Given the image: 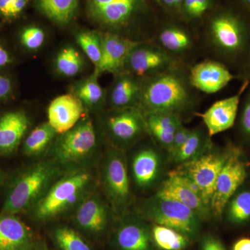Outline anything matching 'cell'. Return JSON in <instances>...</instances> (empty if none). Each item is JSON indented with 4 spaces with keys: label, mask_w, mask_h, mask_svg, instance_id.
Instances as JSON below:
<instances>
[{
    "label": "cell",
    "mask_w": 250,
    "mask_h": 250,
    "mask_svg": "<svg viewBox=\"0 0 250 250\" xmlns=\"http://www.w3.org/2000/svg\"><path fill=\"white\" fill-rule=\"evenodd\" d=\"M232 149L233 147H229L225 150H217L210 142L203 152L191 160L181 164L176 170L196 184L202 200L209 208L217 178Z\"/></svg>",
    "instance_id": "obj_6"
},
{
    "label": "cell",
    "mask_w": 250,
    "mask_h": 250,
    "mask_svg": "<svg viewBox=\"0 0 250 250\" xmlns=\"http://www.w3.org/2000/svg\"><path fill=\"white\" fill-rule=\"evenodd\" d=\"M240 127L243 134L250 139V90L247 94L243 103L240 119Z\"/></svg>",
    "instance_id": "obj_38"
},
{
    "label": "cell",
    "mask_w": 250,
    "mask_h": 250,
    "mask_svg": "<svg viewBox=\"0 0 250 250\" xmlns=\"http://www.w3.org/2000/svg\"><path fill=\"white\" fill-rule=\"evenodd\" d=\"M202 41L210 54L222 62H233L248 52L250 31L239 15L230 10H222L207 21Z\"/></svg>",
    "instance_id": "obj_2"
},
{
    "label": "cell",
    "mask_w": 250,
    "mask_h": 250,
    "mask_svg": "<svg viewBox=\"0 0 250 250\" xmlns=\"http://www.w3.org/2000/svg\"><path fill=\"white\" fill-rule=\"evenodd\" d=\"M213 0H184L179 16L185 22L201 21L213 9Z\"/></svg>",
    "instance_id": "obj_34"
},
{
    "label": "cell",
    "mask_w": 250,
    "mask_h": 250,
    "mask_svg": "<svg viewBox=\"0 0 250 250\" xmlns=\"http://www.w3.org/2000/svg\"><path fill=\"white\" fill-rule=\"evenodd\" d=\"M156 193L187 206L202 220H208L211 216L209 207L205 205L200 195L190 188L185 176L176 170L168 174Z\"/></svg>",
    "instance_id": "obj_16"
},
{
    "label": "cell",
    "mask_w": 250,
    "mask_h": 250,
    "mask_svg": "<svg viewBox=\"0 0 250 250\" xmlns=\"http://www.w3.org/2000/svg\"><path fill=\"white\" fill-rule=\"evenodd\" d=\"M242 3L250 9V0H241Z\"/></svg>",
    "instance_id": "obj_46"
},
{
    "label": "cell",
    "mask_w": 250,
    "mask_h": 250,
    "mask_svg": "<svg viewBox=\"0 0 250 250\" xmlns=\"http://www.w3.org/2000/svg\"><path fill=\"white\" fill-rule=\"evenodd\" d=\"M45 33L42 29L36 26L25 28L21 36L22 45L31 50L40 48L45 41Z\"/></svg>",
    "instance_id": "obj_36"
},
{
    "label": "cell",
    "mask_w": 250,
    "mask_h": 250,
    "mask_svg": "<svg viewBox=\"0 0 250 250\" xmlns=\"http://www.w3.org/2000/svg\"><path fill=\"white\" fill-rule=\"evenodd\" d=\"M247 177L246 163L241 159V149L233 147L231 155L220 171L210 204L211 214L220 218L227 204L236 193Z\"/></svg>",
    "instance_id": "obj_10"
},
{
    "label": "cell",
    "mask_w": 250,
    "mask_h": 250,
    "mask_svg": "<svg viewBox=\"0 0 250 250\" xmlns=\"http://www.w3.org/2000/svg\"><path fill=\"white\" fill-rule=\"evenodd\" d=\"M11 62L9 53L4 47L0 46V67L5 66Z\"/></svg>",
    "instance_id": "obj_45"
},
{
    "label": "cell",
    "mask_w": 250,
    "mask_h": 250,
    "mask_svg": "<svg viewBox=\"0 0 250 250\" xmlns=\"http://www.w3.org/2000/svg\"><path fill=\"white\" fill-rule=\"evenodd\" d=\"M227 218L230 223L241 225L250 220V190H243L233 195L227 204Z\"/></svg>",
    "instance_id": "obj_29"
},
{
    "label": "cell",
    "mask_w": 250,
    "mask_h": 250,
    "mask_svg": "<svg viewBox=\"0 0 250 250\" xmlns=\"http://www.w3.org/2000/svg\"><path fill=\"white\" fill-rule=\"evenodd\" d=\"M90 18L112 31L129 27L147 9V0H87Z\"/></svg>",
    "instance_id": "obj_9"
},
{
    "label": "cell",
    "mask_w": 250,
    "mask_h": 250,
    "mask_svg": "<svg viewBox=\"0 0 250 250\" xmlns=\"http://www.w3.org/2000/svg\"><path fill=\"white\" fill-rule=\"evenodd\" d=\"M15 0H0V16L9 18L11 6Z\"/></svg>",
    "instance_id": "obj_43"
},
{
    "label": "cell",
    "mask_w": 250,
    "mask_h": 250,
    "mask_svg": "<svg viewBox=\"0 0 250 250\" xmlns=\"http://www.w3.org/2000/svg\"><path fill=\"white\" fill-rule=\"evenodd\" d=\"M144 115L147 132L153 130L175 133L181 125L182 118L170 113H150Z\"/></svg>",
    "instance_id": "obj_31"
},
{
    "label": "cell",
    "mask_w": 250,
    "mask_h": 250,
    "mask_svg": "<svg viewBox=\"0 0 250 250\" xmlns=\"http://www.w3.org/2000/svg\"><path fill=\"white\" fill-rule=\"evenodd\" d=\"M102 34L103 54L95 74L103 72L121 73L124 71L125 63L131 52L143 41L133 40L121 34L105 32Z\"/></svg>",
    "instance_id": "obj_13"
},
{
    "label": "cell",
    "mask_w": 250,
    "mask_h": 250,
    "mask_svg": "<svg viewBox=\"0 0 250 250\" xmlns=\"http://www.w3.org/2000/svg\"><path fill=\"white\" fill-rule=\"evenodd\" d=\"M106 127L112 139L121 146H128L148 134L142 111L138 108L116 109L108 117Z\"/></svg>",
    "instance_id": "obj_12"
},
{
    "label": "cell",
    "mask_w": 250,
    "mask_h": 250,
    "mask_svg": "<svg viewBox=\"0 0 250 250\" xmlns=\"http://www.w3.org/2000/svg\"><path fill=\"white\" fill-rule=\"evenodd\" d=\"M140 213L156 225L172 229L190 241L200 234L202 219L187 206L156 193L141 206Z\"/></svg>",
    "instance_id": "obj_5"
},
{
    "label": "cell",
    "mask_w": 250,
    "mask_h": 250,
    "mask_svg": "<svg viewBox=\"0 0 250 250\" xmlns=\"http://www.w3.org/2000/svg\"><path fill=\"white\" fill-rule=\"evenodd\" d=\"M83 103L76 95L65 94L54 99L47 109L48 123L57 134H64L82 120Z\"/></svg>",
    "instance_id": "obj_18"
},
{
    "label": "cell",
    "mask_w": 250,
    "mask_h": 250,
    "mask_svg": "<svg viewBox=\"0 0 250 250\" xmlns=\"http://www.w3.org/2000/svg\"><path fill=\"white\" fill-rule=\"evenodd\" d=\"M104 190L116 214L123 215L131 198V188L125 154L121 149H111L105 157L102 170Z\"/></svg>",
    "instance_id": "obj_7"
},
{
    "label": "cell",
    "mask_w": 250,
    "mask_h": 250,
    "mask_svg": "<svg viewBox=\"0 0 250 250\" xmlns=\"http://www.w3.org/2000/svg\"><path fill=\"white\" fill-rule=\"evenodd\" d=\"M29 3V0H15L11 6L9 18L18 17L24 11Z\"/></svg>",
    "instance_id": "obj_42"
},
{
    "label": "cell",
    "mask_w": 250,
    "mask_h": 250,
    "mask_svg": "<svg viewBox=\"0 0 250 250\" xmlns=\"http://www.w3.org/2000/svg\"><path fill=\"white\" fill-rule=\"evenodd\" d=\"M57 132L48 123L36 126L27 136L23 146V152L28 156L39 155L52 143Z\"/></svg>",
    "instance_id": "obj_26"
},
{
    "label": "cell",
    "mask_w": 250,
    "mask_h": 250,
    "mask_svg": "<svg viewBox=\"0 0 250 250\" xmlns=\"http://www.w3.org/2000/svg\"><path fill=\"white\" fill-rule=\"evenodd\" d=\"M80 0H35L37 9L59 25L71 22L78 11Z\"/></svg>",
    "instance_id": "obj_25"
},
{
    "label": "cell",
    "mask_w": 250,
    "mask_h": 250,
    "mask_svg": "<svg viewBox=\"0 0 250 250\" xmlns=\"http://www.w3.org/2000/svg\"><path fill=\"white\" fill-rule=\"evenodd\" d=\"M182 62H185L156 44L143 41L129 54L124 71L143 80Z\"/></svg>",
    "instance_id": "obj_11"
},
{
    "label": "cell",
    "mask_w": 250,
    "mask_h": 250,
    "mask_svg": "<svg viewBox=\"0 0 250 250\" xmlns=\"http://www.w3.org/2000/svg\"><path fill=\"white\" fill-rule=\"evenodd\" d=\"M185 62L143 79L139 109L143 114L170 113L182 117L196 105V90L190 84Z\"/></svg>",
    "instance_id": "obj_1"
},
{
    "label": "cell",
    "mask_w": 250,
    "mask_h": 250,
    "mask_svg": "<svg viewBox=\"0 0 250 250\" xmlns=\"http://www.w3.org/2000/svg\"><path fill=\"white\" fill-rule=\"evenodd\" d=\"M232 250H250V238H243L235 242Z\"/></svg>",
    "instance_id": "obj_44"
},
{
    "label": "cell",
    "mask_w": 250,
    "mask_h": 250,
    "mask_svg": "<svg viewBox=\"0 0 250 250\" xmlns=\"http://www.w3.org/2000/svg\"><path fill=\"white\" fill-rule=\"evenodd\" d=\"M163 9L179 16L184 0H155Z\"/></svg>",
    "instance_id": "obj_40"
},
{
    "label": "cell",
    "mask_w": 250,
    "mask_h": 250,
    "mask_svg": "<svg viewBox=\"0 0 250 250\" xmlns=\"http://www.w3.org/2000/svg\"><path fill=\"white\" fill-rule=\"evenodd\" d=\"M53 236L56 244L62 250H92L78 233L67 227L56 229Z\"/></svg>",
    "instance_id": "obj_33"
},
{
    "label": "cell",
    "mask_w": 250,
    "mask_h": 250,
    "mask_svg": "<svg viewBox=\"0 0 250 250\" xmlns=\"http://www.w3.org/2000/svg\"><path fill=\"white\" fill-rule=\"evenodd\" d=\"M82 66L83 60L82 57L74 47L62 49L56 59L57 70L65 77L75 76L81 71Z\"/></svg>",
    "instance_id": "obj_30"
},
{
    "label": "cell",
    "mask_w": 250,
    "mask_h": 250,
    "mask_svg": "<svg viewBox=\"0 0 250 250\" xmlns=\"http://www.w3.org/2000/svg\"><path fill=\"white\" fill-rule=\"evenodd\" d=\"M118 78L112 86L110 103L115 109L139 107L143 80L129 72L117 74Z\"/></svg>",
    "instance_id": "obj_24"
},
{
    "label": "cell",
    "mask_w": 250,
    "mask_h": 250,
    "mask_svg": "<svg viewBox=\"0 0 250 250\" xmlns=\"http://www.w3.org/2000/svg\"><path fill=\"white\" fill-rule=\"evenodd\" d=\"M116 232V243L119 250H153L152 228L143 219L125 214Z\"/></svg>",
    "instance_id": "obj_17"
},
{
    "label": "cell",
    "mask_w": 250,
    "mask_h": 250,
    "mask_svg": "<svg viewBox=\"0 0 250 250\" xmlns=\"http://www.w3.org/2000/svg\"><path fill=\"white\" fill-rule=\"evenodd\" d=\"M55 161L37 163L21 174L8 192L1 214L16 215L31 210L58 178Z\"/></svg>",
    "instance_id": "obj_3"
},
{
    "label": "cell",
    "mask_w": 250,
    "mask_h": 250,
    "mask_svg": "<svg viewBox=\"0 0 250 250\" xmlns=\"http://www.w3.org/2000/svg\"><path fill=\"white\" fill-rule=\"evenodd\" d=\"M98 75H95L84 81L79 85L76 90L75 95L80 99L82 103L93 106L100 104L104 96V90L98 83Z\"/></svg>",
    "instance_id": "obj_35"
},
{
    "label": "cell",
    "mask_w": 250,
    "mask_h": 250,
    "mask_svg": "<svg viewBox=\"0 0 250 250\" xmlns=\"http://www.w3.org/2000/svg\"><path fill=\"white\" fill-rule=\"evenodd\" d=\"M31 250V248H30V249H29V250Z\"/></svg>",
    "instance_id": "obj_47"
},
{
    "label": "cell",
    "mask_w": 250,
    "mask_h": 250,
    "mask_svg": "<svg viewBox=\"0 0 250 250\" xmlns=\"http://www.w3.org/2000/svg\"><path fill=\"white\" fill-rule=\"evenodd\" d=\"M33 235L30 229L15 215H0V250L30 249Z\"/></svg>",
    "instance_id": "obj_23"
},
{
    "label": "cell",
    "mask_w": 250,
    "mask_h": 250,
    "mask_svg": "<svg viewBox=\"0 0 250 250\" xmlns=\"http://www.w3.org/2000/svg\"><path fill=\"white\" fill-rule=\"evenodd\" d=\"M135 183L141 188L152 187L159 180L162 170V159L155 148L147 147L135 154L131 163Z\"/></svg>",
    "instance_id": "obj_21"
},
{
    "label": "cell",
    "mask_w": 250,
    "mask_h": 250,
    "mask_svg": "<svg viewBox=\"0 0 250 250\" xmlns=\"http://www.w3.org/2000/svg\"><path fill=\"white\" fill-rule=\"evenodd\" d=\"M152 236L154 246L161 250H184L190 241L179 231L156 224L152 228Z\"/></svg>",
    "instance_id": "obj_27"
},
{
    "label": "cell",
    "mask_w": 250,
    "mask_h": 250,
    "mask_svg": "<svg viewBox=\"0 0 250 250\" xmlns=\"http://www.w3.org/2000/svg\"><path fill=\"white\" fill-rule=\"evenodd\" d=\"M97 146V136L89 118L81 120L72 129L61 134L53 146L55 161L59 166H72L91 155Z\"/></svg>",
    "instance_id": "obj_8"
},
{
    "label": "cell",
    "mask_w": 250,
    "mask_h": 250,
    "mask_svg": "<svg viewBox=\"0 0 250 250\" xmlns=\"http://www.w3.org/2000/svg\"><path fill=\"white\" fill-rule=\"evenodd\" d=\"M191 132L192 129L186 127L185 126H184L183 124L179 126L178 129L174 133L172 146H171L170 150L168 151L171 159L174 157L176 154L179 152L180 148L183 146L184 143L188 139Z\"/></svg>",
    "instance_id": "obj_37"
},
{
    "label": "cell",
    "mask_w": 250,
    "mask_h": 250,
    "mask_svg": "<svg viewBox=\"0 0 250 250\" xmlns=\"http://www.w3.org/2000/svg\"><path fill=\"white\" fill-rule=\"evenodd\" d=\"M109 210L98 193H88L77 206L74 220L77 226L88 233L98 234L108 223Z\"/></svg>",
    "instance_id": "obj_19"
},
{
    "label": "cell",
    "mask_w": 250,
    "mask_h": 250,
    "mask_svg": "<svg viewBox=\"0 0 250 250\" xmlns=\"http://www.w3.org/2000/svg\"><path fill=\"white\" fill-rule=\"evenodd\" d=\"M188 77L195 90L207 94L218 93L236 78L223 62L213 59L189 67Z\"/></svg>",
    "instance_id": "obj_14"
},
{
    "label": "cell",
    "mask_w": 250,
    "mask_h": 250,
    "mask_svg": "<svg viewBox=\"0 0 250 250\" xmlns=\"http://www.w3.org/2000/svg\"><path fill=\"white\" fill-rule=\"evenodd\" d=\"M248 84L249 82L247 80L236 95L215 102L205 113L197 114L201 117L210 138L232 127L236 121L242 94L248 88Z\"/></svg>",
    "instance_id": "obj_15"
},
{
    "label": "cell",
    "mask_w": 250,
    "mask_h": 250,
    "mask_svg": "<svg viewBox=\"0 0 250 250\" xmlns=\"http://www.w3.org/2000/svg\"><path fill=\"white\" fill-rule=\"evenodd\" d=\"M92 174L86 170L70 172L56 181L32 208L36 220L45 221L57 218L77 206L88 193Z\"/></svg>",
    "instance_id": "obj_4"
},
{
    "label": "cell",
    "mask_w": 250,
    "mask_h": 250,
    "mask_svg": "<svg viewBox=\"0 0 250 250\" xmlns=\"http://www.w3.org/2000/svg\"><path fill=\"white\" fill-rule=\"evenodd\" d=\"M199 250H227L222 241L212 234L202 237Z\"/></svg>",
    "instance_id": "obj_39"
},
{
    "label": "cell",
    "mask_w": 250,
    "mask_h": 250,
    "mask_svg": "<svg viewBox=\"0 0 250 250\" xmlns=\"http://www.w3.org/2000/svg\"><path fill=\"white\" fill-rule=\"evenodd\" d=\"M77 42L96 67L103 54L102 34L96 31H82L77 35Z\"/></svg>",
    "instance_id": "obj_32"
},
{
    "label": "cell",
    "mask_w": 250,
    "mask_h": 250,
    "mask_svg": "<svg viewBox=\"0 0 250 250\" xmlns=\"http://www.w3.org/2000/svg\"><path fill=\"white\" fill-rule=\"evenodd\" d=\"M208 134L197 128L192 129L191 134L172 160L176 164H183L199 155L211 142Z\"/></svg>",
    "instance_id": "obj_28"
},
{
    "label": "cell",
    "mask_w": 250,
    "mask_h": 250,
    "mask_svg": "<svg viewBox=\"0 0 250 250\" xmlns=\"http://www.w3.org/2000/svg\"><path fill=\"white\" fill-rule=\"evenodd\" d=\"M154 40V43L185 62L186 59L195 52L197 47L195 35L187 28L174 23L161 27Z\"/></svg>",
    "instance_id": "obj_20"
},
{
    "label": "cell",
    "mask_w": 250,
    "mask_h": 250,
    "mask_svg": "<svg viewBox=\"0 0 250 250\" xmlns=\"http://www.w3.org/2000/svg\"><path fill=\"white\" fill-rule=\"evenodd\" d=\"M29 126V118L24 112H8L0 117V155L14 152Z\"/></svg>",
    "instance_id": "obj_22"
},
{
    "label": "cell",
    "mask_w": 250,
    "mask_h": 250,
    "mask_svg": "<svg viewBox=\"0 0 250 250\" xmlns=\"http://www.w3.org/2000/svg\"><path fill=\"white\" fill-rule=\"evenodd\" d=\"M12 92V83L9 78L0 75V101L9 98Z\"/></svg>",
    "instance_id": "obj_41"
}]
</instances>
